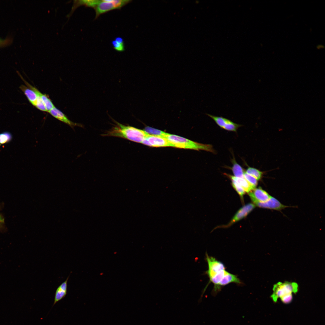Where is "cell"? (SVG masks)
<instances>
[{
  "label": "cell",
  "mask_w": 325,
  "mask_h": 325,
  "mask_svg": "<svg viewBox=\"0 0 325 325\" xmlns=\"http://www.w3.org/2000/svg\"><path fill=\"white\" fill-rule=\"evenodd\" d=\"M144 130L150 135L163 137L166 134L165 132L162 131L149 126L145 127Z\"/></svg>",
  "instance_id": "d6986e66"
},
{
  "label": "cell",
  "mask_w": 325,
  "mask_h": 325,
  "mask_svg": "<svg viewBox=\"0 0 325 325\" xmlns=\"http://www.w3.org/2000/svg\"><path fill=\"white\" fill-rule=\"evenodd\" d=\"M206 259L208 267L206 273L209 280L225 270V267L222 262L213 257L209 256L207 253Z\"/></svg>",
  "instance_id": "5b68a950"
},
{
  "label": "cell",
  "mask_w": 325,
  "mask_h": 325,
  "mask_svg": "<svg viewBox=\"0 0 325 325\" xmlns=\"http://www.w3.org/2000/svg\"><path fill=\"white\" fill-rule=\"evenodd\" d=\"M32 89L34 91L36 94L40 96L44 104L47 112H48L55 107L51 100L46 94L42 93L33 86L32 87Z\"/></svg>",
  "instance_id": "9a60e30c"
},
{
  "label": "cell",
  "mask_w": 325,
  "mask_h": 325,
  "mask_svg": "<svg viewBox=\"0 0 325 325\" xmlns=\"http://www.w3.org/2000/svg\"><path fill=\"white\" fill-rule=\"evenodd\" d=\"M273 290L271 297L273 300L276 302L279 298L292 294V293H296L298 290V285L295 282H279L274 285Z\"/></svg>",
  "instance_id": "277c9868"
},
{
  "label": "cell",
  "mask_w": 325,
  "mask_h": 325,
  "mask_svg": "<svg viewBox=\"0 0 325 325\" xmlns=\"http://www.w3.org/2000/svg\"><path fill=\"white\" fill-rule=\"evenodd\" d=\"M141 143L152 147H172L171 144L166 138L149 134L146 136Z\"/></svg>",
  "instance_id": "8992f818"
},
{
  "label": "cell",
  "mask_w": 325,
  "mask_h": 325,
  "mask_svg": "<svg viewBox=\"0 0 325 325\" xmlns=\"http://www.w3.org/2000/svg\"><path fill=\"white\" fill-rule=\"evenodd\" d=\"M227 176H228L231 179L237 182L242 187L244 191L247 193H249L252 190L254 189L250 185L244 178H237L234 176L228 175Z\"/></svg>",
  "instance_id": "2e32d148"
},
{
  "label": "cell",
  "mask_w": 325,
  "mask_h": 325,
  "mask_svg": "<svg viewBox=\"0 0 325 325\" xmlns=\"http://www.w3.org/2000/svg\"><path fill=\"white\" fill-rule=\"evenodd\" d=\"M36 94L37 96V98L35 107L41 111L47 112L44 104L40 97L38 94Z\"/></svg>",
  "instance_id": "603a6c76"
},
{
  "label": "cell",
  "mask_w": 325,
  "mask_h": 325,
  "mask_svg": "<svg viewBox=\"0 0 325 325\" xmlns=\"http://www.w3.org/2000/svg\"><path fill=\"white\" fill-rule=\"evenodd\" d=\"M245 172L253 176L258 180L261 179L263 174V172L258 169L249 167L247 168Z\"/></svg>",
  "instance_id": "ac0fdd59"
},
{
  "label": "cell",
  "mask_w": 325,
  "mask_h": 325,
  "mask_svg": "<svg viewBox=\"0 0 325 325\" xmlns=\"http://www.w3.org/2000/svg\"><path fill=\"white\" fill-rule=\"evenodd\" d=\"M253 202L255 205L259 207L278 211L289 207L288 206L282 204L277 199L271 196L270 199L266 202H260L255 201Z\"/></svg>",
  "instance_id": "ba28073f"
},
{
  "label": "cell",
  "mask_w": 325,
  "mask_h": 325,
  "mask_svg": "<svg viewBox=\"0 0 325 325\" xmlns=\"http://www.w3.org/2000/svg\"><path fill=\"white\" fill-rule=\"evenodd\" d=\"M234 283L240 284L241 281L236 275L231 274L226 271L224 275L216 287L213 289L214 295H216L221 289V287L226 286L230 283Z\"/></svg>",
  "instance_id": "9c48e42d"
},
{
  "label": "cell",
  "mask_w": 325,
  "mask_h": 325,
  "mask_svg": "<svg viewBox=\"0 0 325 325\" xmlns=\"http://www.w3.org/2000/svg\"><path fill=\"white\" fill-rule=\"evenodd\" d=\"M19 88L23 92L29 102L33 106L35 107L37 96L34 91L23 85H21L19 87Z\"/></svg>",
  "instance_id": "5bb4252c"
},
{
  "label": "cell",
  "mask_w": 325,
  "mask_h": 325,
  "mask_svg": "<svg viewBox=\"0 0 325 325\" xmlns=\"http://www.w3.org/2000/svg\"><path fill=\"white\" fill-rule=\"evenodd\" d=\"M114 40L117 42L124 45V41L123 39L120 37H117L115 38Z\"/></svg>",
  "instance_id": "4316f807"
},
{
  "label": "cell",
  "mask_w": 325,
  "mask_h": 325,
  "mask_svg": "<svg viewBox=\"0 0 325 325\" xmlns=\"http://www.w3.org/2000/svg\"><path fill=\"white\" fill-rule=\"evenodd\" d=\"M244 177L253 189L255 188L258 184V180L256 178L245 172L244 174Z\"/></svg>",
  "instance_id": "ffe728a7"
},
{
  "label": "cell",
  "mask_w": 325,
  "mask_h": 325,
  "mask_svg": "<svg viewBox=\"0 0 325 325\" xmlns=\"http://www.w3.org/2000/svg\"><path fill=\"white\" fill-rule=\"evenodd\" d=\"M48 112L54 117L66 124L73 129L76 126L81 127L82 126L80 124L73 122L69 120L63 113L55 107Z\"/></svg>",
  "instance_id": "8fae6325"
},
{
  "label": "cell",
  "mask_w": 325,
  "mask_h": 325,
  "mask_svg": "<svg viewBox=\"0 0 325 325\" xmlns=\"http://www.w3.org/2000/svg\"><path fill=\"white\" fill-rule=\"evenodd\" d=\"M69 276L66 280L60 285L56 289L55 293L54 306L57 302L64 298L67 294V283Z\"/></svg>",
  "instance_id": "4fadbf2b"
},
{
  "label": "cell",
  "mask_w": 325,
  "mask_h": 325,
  "mask_svg": "<svg viewBox=\"0 0 325 325\" xmlns=\"http://www.w3.org/2000/svg\"><path fill=\"white\" fill-rule=\"evenodd\" d=\"M111 43L113 48L116 51L119 52H122L125 51L124 45L120 44L116 42L115 40H113Z\"/></svg>",
  "instance_id": "cb8c5ba5"
},
{
  "label": "cell",
  "mask_w": 325,
  "mask_h": 325,
  "mask_svg": "<svg viewBox=\"0 0 325 325\" xmlns=\"http://www.w3.org/2000/svg\"><path fill=\"white\" fill-rule=\"evenodd\" d=\"M255 207V205L252 203H249L244 206L237 212L229 224L225 227L230 226L235 222L245 217Z\"/></svg>",
  "instance_id": "7c38bea8"
},
{
  "label": "cell",
  "mask_w": 325,
  "mask_h": 325,
  "mask_svg": "<svg viewBox=\"0 0 325 325\" xmlns=\"http://www.w3.org/2000/svg\"><path fill=\"white\" fill-rule=\"evenodd\" d=\"M115 124L103 136L121 138L137 143H141L149 134L144 130L125 125L114 121Z\"/></svg>",
  "instance_id": "6da1fadb"
},
{
  "label": "cell",
  "mask_w": 325,
  "mask_h": 325,
  "mask_svg": "<svg viewBox=\"0 0 325 325\" xmlns=\"http://www.w3.org/2000/svg\"><path fill=\"white\" fill-rule=\"evenodd\" d=\"M232 161L233 166L231 170L234 176L240 178H244V174L245 172L242 167L237 163L234 159Z\"/></svg>",
  "instance_id": "e0dca14e"
},
{
  "label": "cell",
  "mask_w": 325,
  "mask_h": 325,
  "mask_svg": "<svg viewBox=\"0 0 325 325\" xmlns=\"http://www.w3.org/2000/svg\"><path fill=\"white\" fill-rule=\"evenodd\" d=\"M131 0H101L98 2L94 8L95 11L97 19L101 15L114 9H119L129 3Z\"/></svg>",
  "instance_id": "3957f363"
},
{
  "label": "cell",
  "mask_w": 325,
  "mask_h": 325,
  "mask_svg": "<svg viewBox=\"0 0 325 325\" xmlns=\"http://www.w3.org/2000/svg\"><path fill=\"white\" fill-rule=\"evenodd\" d=\"M4 222V219L0 215V222L3 223Z\"/></svg>",
  "instance_id": "83f0119b"
},
{
  "label": "cell",
  "mask_w": 325,
  "mask_h": 325,
  "mask_svg": "<svg viewBox=\"0 0 325 325\" xmlns=\"http://www.w3.org/2000/svg\"><path fill=\"white\" fill-rule=\"evenodd\" d=\"M12 138L10 133L5 132L0 134V144H4L9 142Z\"/></svg>",
  "instance_id": "44dd1931"
},
{
  "label": "cell",
  "mask_w": 325,
  "mask_h": 325,
  "mask_svg": "<svg viewBox=\"0 0 325 325\" xmlns=\"http://www.w3.org/2000/svg\"><path fill=\"white\" fill-rule=\"evenodd\" d=\"M12 38L10 37L5 39L0 38V47H3L9 45L12 42Z\"/></svg>",
  "instance_id": "d4e9b609"
},
{
  "label": "cell",
  "mask_w": 325,
  "mask_h": 325,
  "mask_svg": "<svg viewBox=\"0 0 325 325\" xmlns=\"http://www.w3.org/2000/svg\"><path fill=\"white\" fill-rule=\"evenodd\" d=\"M164 138L171 144L172 147L197 150H202L214 153L215 151L210 144L194 142L176 135L166 133Z\"/></svg>",
  "instance_id": "7a4b0ae2"
},
{
  "label": "cell",
  "mask_w": 325,
  "mask_h": 325,
  "mask_svg": "<svg viewBox=\"0 0 325 325\" xmlns=\"http://www.w3.org/2000/svg\"><path fill=\"white\" fill-rule=\"evenodd\" d=\"M282 301L284 303H288L290 302L292 299V294L288 295L280 298Z\"/></svg>",
  "instance_id": "484cf974"
},
{
  "label": "cell",
  "mask_w": 325,
  "mask_h": 325,
  "mask_svg": "<svg viewBox=\"0 0 325 325\" xmlns=\"http://www.w3.org/2000/svg\"><path fill=\"white\" fill-rule=\"evenodd\" d=\"M249 193L252 202H264L268 200L271 196L261 187L255 188Z\"/></svg>",
  "instance_id": "30bf717a"
},
{
  "label": "cell",
  "mask_w": 325,
  "mask_h": 325,
  "mask_svg": "<svg viewBox=\"0 0 325 325\" xmlns=\"http://www.w3.org/2000/svg\"><path fill=\"white\" fill-rule=\"evenodd\" d=\"M206 115L213 119L219 127L228 131L236 132L237 129L242 126L222 116H215L209 114Z\"/></svg>",
  "instance_id": "52a82bcc"
},
{
  "label": "cell",
  "mask_w": 325,
  "mask_h": 325,
  "mask_svg": "<svg viewBox=\"0 0 325 325\" xmlns=\"http://www.w3.org/2000/svg\"><path fill=\"white\" fill-rule=\"evenodd\" d=\"M232 184L233 187L240 196L242 198L243 195L245 193V191L242 187L234 180L231 179Z\"/></svg>",
  "instance_id": "7402d4cb"
}]
</instances>
